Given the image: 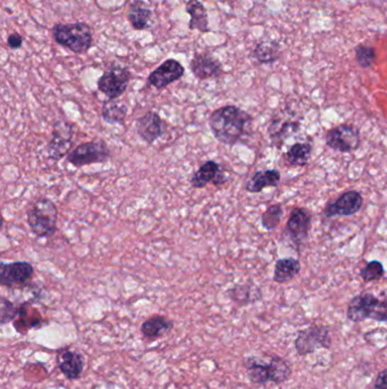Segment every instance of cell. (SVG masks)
I'll return each instance as SVG.
<instances>
[{"label":"cell","mask_w":387,"mask_h":389,"mask_svg":"<svg viewBox=\"0 0 387 389\" xmlns=\"http://www.w3.org/2000/svg\"><path fill=\"white\" fill-rule=\"evenodd\" d=\"M254 119L235 105H225L209 115L208 124L217 141L226 146H234L250 135Z\"/></svg>","instance_id":"cell-1"},{"label":"cell","mask_w":387,"mask_h":389,"mask_svg":"<svg viewBox=\"0 0 387 389\" xmlns=\"http://www.w3.org/2000/svg\"><path fill=\"white\" fill-rule=\"evenodd\" d=\"M52 35L58 45L74 54H86L94 45V30L84 22L55 24Z\"/></svg>","instance_id":"cell-2"},{"label":"cell","mask_w":387,"mask_h":389,"mask_svg":"<svg viewBox=\"0 0 387 389\" xmlns=\"http://www.w3.org/2000/svg\"><path fill=\"white\" fill-rule=\"evenodd\" d=\"M28 226L38 238H50L57 231L58 209L48 198H39L26 213Z\"/></svg>","instance_id":"cell-3"},{"label":"cell","mask_w":387,"mask_h":389,"mask_svg":"<svg viewBox=\"0 0 387 389\" xmlns=\"http://www.w3.org/2000/svg\"><path fill=\"white\" fill-rule=\"evenodd\" d=\"M347 317L352 322H362L367 319L386 322L387 301H381L369 292H362L351 300Z\"/></svg>","instance_id":"cell-4"},{"label":"cell","mask_w":387,"mask_h":389,"mask_svg":"<svg viewBox=\"0 0 387 389\" xmlns=\"http://www.w3.org/2000/svg\"><path fill=\"white\" fill-rule=\"evenodd\" d=\"M111 158V149L103 139L86 141L72 149L66 160L77 169L91 164L106 163Z\"/></svg>","instance_id":"cell-5"},{"label":"cell","mask_w":387,"mask_h":389,"mask_svg":"<svg viewBox=\"0 0 387 389\" xmlns=\"http://www.w3.org/2000/svg\"><path fill=\"white\" fill-rule=\"evenodd\" d=\"M131 80V72L128 67L120 65H111L98 79L97 87L108 99H117L128 90Z\"/></svg>","instance_id":"cell-6"},{"label":"cell","mask_w":387,"mask_h":389,"mask_svg":"<svg viewBox=\"0 0 387 389\" xmlns=\"http://www.w3.org/2000/svg\"><path fill=\"white\" fill-rule=\"evenodd\" d=\"M74 138V124L69 121H56L52 126V138L47 146L48 158L60 160L72 152Z\"/></svg>","instance_id":"cell-7"},{"label":"cell","mask_w":387,"mask_h":389,"mask_svg":"<svg viewBox=\"0 0 387 389\" xmlns=\"http://www.w3.org/2000/svg\"><path fill=\"white\" fill-rule=\"evenodd\" d=\"M294 344L299 355L311 354L319 349H330L332 345L330 327L311 326L301 330Z\"/></svg>","instance_id":"cell-8"},{"label":"cell","mask_w":387,"mask_h":389,"mask_svg":"<svg viewBox=\"0 0 387 389\" xmlns=\"http://www.w3.org/2000/svg\"><path fill=\"white\" fill-rule=\"evenodd\" d=\"M35 275V268L26 261H18L0 265V285L7 288H23Z\"/></svg>","instance_id":"cell-9"},{"label":"cell","mask_w":387,"mask_h":389,"mask_svg":"<svg viewBox=\"0 0 387 389\" xmlns=\"http://www.w3.org/2000/svg\"><path fill=\"white\" fill-rule=\"evenodd\" d=\"M326 145L336 152H356L360 145V131L352 124H341L326 133Z\"/></svg>","instance_id":"cell-10"},{"label":"cell","mask_w":387,"mask_h":389,"mask_svg":"<svg viewBox=\"0 0 387 389\" xmlns=\"http://www.w3.org/2000/svg\"><path fill=\"white\" fill-rule=\"evenodd\" d=\"M184 73V66L179 63V60L171 58V60H165L156 70L151 72L147 83H148V86L162 90L172 83L182 79Z\"/></svg>","instance_id":"cell-11"},{"label":"cell","mask_w":387,"mask_h":389,"mask_svg":"<svg viewBox=\"0 0 387 389\" xmlns=\"http://www.w3.org/2000/svg\"><path fill=\"white\" fill-rule=\"evenodd\" d=\"M228 181L225 171L216 160H207L194 172L190 179L191 186L194 189H203L213 183L214 186H223Z\"/></svg>","instance_id":"cell-12"},{"label":"cell","mask_w":387,"mask_h":389,"mask_svg":"<svg viewBox=\"0 0 387 389\" xmlns=\"http://www.w3.org/2000/svg\"><path fill=\"white\" fill-rule=\"evenodd\" d=\"M362 204H364V197L361 194L356 190H350L342 194L333 203L326 205L322 213L326 218L350 217L361 209Z\"/></svg>","instance_id":"cell-13"},{"label":"cell","mask_w":387,"mask_h":389,"mask_svg":"<svg viewBox=\"0 0 387 389\" xmlns=\"http://www.w3.org/2000/svg\"><path fill=\"white\" fill-rule=\"evenodd\" d=\"M135 131L141 141L148 145H152L164 136L166 131L165 121L160 118L158 113L149 111L138 119L135 124Z\"/></svg>","instance_id":"cell-14"},{"label":"cell","mask_w":387,"mask_h":389,"mask_svg":"<svg viewBox=\"0 0 387 389\" xmlns=\"http://www.w3.org/2000/svg\"><path fill=\"white\" fill-rule=\"evenodd\" d=\"M191 72L198 80L205 81L216 79L223 75V65L220 60L215 58L211 53H197L190 62Z\"/></svg>","instance_id":"cell-15"},{"label":"cell","mask_w":387,"mask_h":389,"mask_svg":"<svg viewBox=\"0 0 387 389\" xmlns=\"http://www.w3.org/2000/svg\"><path fill=\"white\" fill-rule=\"evenodd\" d=\"M57 366L67 380L80 379L86 366L84 356L75 349H62L57 352Z\"/></svg>","instance_id":"cell-16"},{"label":"cell","mask_w":387,"mask_h":389,"mask_svg":"<svg viewBox=\"0 0 387 389\" xmlns=\"http://www.w3.org/2000/svg\"><path fill=\"white\" fill-rule=\"evenodd\" d=\"M311 220L313 215L308 209L296 207L292 211L286 224V231L294 243L300 245L307 239L310 231Z\"/></svg>","instance_id":"cell-17"},{"label":"cell","mask_w":387,"mask_h":389,"mask_svg":"<svg viewBox=\"0 0 387 389\" xmlns=\"http://www.w3.org/2000/svg\"><path fill=\"white\" fill-rule=\"evenodd\" d=\"M281 182V173L279 170H262L254 172L247 182L245 190L250 194H258L264 189L277 187Z\"/></svg>","instance_id":"cell-18"},{"label":"cell","mask_w":387,"mask_h":389,"mask_svg":"<svg viewBox=\"0 0 387 389\" xmlns=\"http://www.w3.org/2000/svg\"><path fill=\"white\" fill-rule=\"evenodd\" d=\"M300 129V122L285 118H275L271 120V126L268 128V135L274 145L282 147L285 139L294 135Z\"/></svg>","instance_id":"cell-19"},{"label":"cell","mask_w":387,"mask_h":389,"mask_svg":"<svg viewBox=\"0 0 387 389\" xmlns=\"http://www.w3.org/2000/svg\"><path fill=\"white\" fill-rule=\"evenodd\" d=\"M174 322L164 315H152L150 318L143 321L140 327V332L143 337L150 341H155L158 338L165 336L166 334L173 329Z\"/></svg>","instance_id":"cell-20"},{"label":"cell","mask_w":387,"mask_h":389,"mask_svg":"<svg viewBox=\"0 0 387 389\" xmlns=\"http://www.w3.org/2000/svg\"><path fill=\"white\" fill-rule=\"evenodd\" d=\"M228 295L233 303L237 304L240 307L256 303V302L260 301L262 297L259 287L251 285V283L235 285L231 289H228Z\"/></svg>","instance_id":"cell-21"},{"label":"cell","mask_w":387,"mask_h":389,"mask_svg":"<svg viewBox=\"0 0 387 389\" xmlns=\"http://www.w3.org/2000/svg\"><path fill=\"white\" fill-rule=\"evenodd\" d=\"M152 11L143 0H134L128 9V20L132 28L137 31L148 29L150 26Z\"/></svg>","instance_id":"cell-22"},{"label":"cell","mask_w":387,"mask_h":389,"mask_svg":"<svg viewBox=\"0 0 387 389\" xmlns=\"http://www.w3.org/2000/svg\"><path fill=\"white\" fill-rule=\"evenodd\" d=\"M185 11L190 15L189 29L198 30L201 33H208L211 31L208 23V14L207 9L199 0H189L186 3Z\"/></svg>","instance_id":"cell-23"},{"label":"cell","mask_w":387,"mask_h":389,"mask_svg":"<svg viewBox=\"0 0 387 389\" xmlns=\"http://www.w3.org/2000/svg\"><path fill=\"white\" fill-rule=\"evenodd\" d=\"M243 366L247 370V376L251 383L254 385H266L269 379V371H268V362H264L262 358L257 356H249L243 361Z\"/></svg>","instance_id":"cell-24"},{"label":"cell","mask_w":387,"mask_h":389,"mask_svg":"<svg viewBox=\"0 0 387 389\" xmlns=\"http://www.w3.org/2000/svg\"><path fill=\"white\" fill-rule=\"evenodd\" d=\"M301 264L299 260L293 258H281L275 264L274 281L277 283H288L299 275Z\"/></svg>","instance_id":"cell-25"},{"label":"cell","mask_w":387,"mask_h":389,"mask_svg":"<svg viewBox=\"0 0 387 389\" xmlns=\"http://www.w3.org/2000/svg\"><path fill=\"white\" fill-rule=\"evenodd\" d=\"M128 111L125 104L120 103L116 99H107L103 102L101 107V119L106 124L123 126L125 124Z\"/></svg>","instance_id":"cell-26"},{"label":"cell","mask_w":387,"mask_h":389,"mask_svg":"<svg viewBox=\"0 0 387 389\" xmlns=\"http://www.w3.org/2000/svg\"><path fill=\"white\" fill-rule=\"evenodd\" d=\"M268 371H269V379L276 385H281V383L288 380L292 375L290 364L284 358H279L276 355L269 356Z\"/></svg>","instance_id":"cell-27"},{"label":"cell","mask_w":387,"mask_h":389,"mask_svg":"<svg viewBox=\"0 0 387 389\" xmlns=\"http://www.w3.org/2000/svg\"><path fill=\"white\" fill-rule=\"evenodd\" d=\"M313 146L309 143H296L285 154V160L292 166H305L310 160Z\"/></svg>","instance_id":"cell-28"},{"label":"cell","mask_w":387,"mask_h":389,"mask_svg":"<svg viewBox=\"0 0 387 389\" xmlns=\"http://www.w3.org/2000/svg\"><path fill=\"white\" fill-rule=\"evenodd\" d=\"M279 55H281V48L277 41H260L254 50V57L260 64L274 63L279 60Z\"/></svg>","instance_id":"cell-29"},{"label":"cell","mask_w":387,"mask_h":389,"mask_svg":"<svg viewBox=\"0 0 387 389\" xmlns=\"http://www.w3.org/2000/svg\"><path fill=\"white\" fill-rule=\"evenodd\" d=\"M283 217L282 205L279 204H274L271 207H268L265 212L262 215V224L266 230L271 231V230L276 229L281 219Z\"/></svg>","instance_id":"cell-30"},{"label":"cell","mask_w":387,"mask_h":389,"mask_svg":"<svg viewBox=\"0 0 387 389\" xmlns=\"http://www.w3.org/2000/svg\"><path fill=\"white\" fill-rule=\"evenodd\" d=\"M356 52V62L362 69H368L375 64L376 50L374 47L366 46V45H359L354 49Z\"/></svg>","instance_id":"cell-31"},{"label":"cell","mask_w":387,"mask_h":389,"mask_svg":"<svg viewBox=\"0 0 387 389\" xmlns=\"http://www.w3.org/2000/svg\"><path fill=\"white\" fill-rule=\"evenodd\" d=\"M384 266L379 261H370L360 271V275H361L364 283L379 280L384 275Z\"/></svg>","instance_id":"cell-32"},{"label":"cell","mask_w":387,"mask_h":389,"mask_svg":"<svg viewBox=\"0 0 387 389\" xmlns=\"http://www.w3.org/2000/svg\"><path fill=\"white\" fill-rule=\"evenodd\" d=\"M20 305L9 301V298L1 297V305H0V324L1 326L12 322L18 318Z\"/></svg>","instance_id":"cell-33"},{"label":"cell","mask_w":387,"mask_h":389,"mask_svg":"<svg viewBox=\"0 0 387 389\" xmlns=\"http://www.w3.org/2000/svg\"><path fill=\"white\" fill-rule=\"evenodd\" d=\"M23 45V37L18 33V32H13L7 38V46L11 49H18Z\"/></svg>","instance_id":"cell-34"},{"label":"cell","mask_w":387,"mask_h":389,"mask_svg":"<svg viewBox=\"0 0 387 389\" xmlns=\"http://www.w3.org/2000/svg\"><path fill=\"white\" fill-rule=\"evenodd\" d=\"M374 388L375 389H387V368L381 370L377 377H376L375 383H374Z\"/></svg>","instance_id":"cell-35"}]
</instances>
